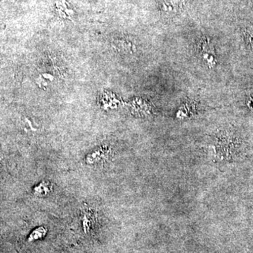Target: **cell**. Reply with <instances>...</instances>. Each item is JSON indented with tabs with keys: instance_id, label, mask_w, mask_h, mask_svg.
Wrapping results in <instances>:
<instances>
[{
	"instance_id": "cell-1",
	"label": "cell",
	"mask_w": 253,
	"mask_h": 253,
	"mask_svg": "<svg viewBox=\"0 0 253 253\" xmlns=\"http://www.w3.org/2000/svg\"><path fill=\"white\" fill-rule=\"evenodd\" d=\"M199 54L201 59L210 67H212L216 63L214 57V49L211 43L207 40L204 39L200 42L199 44Z\"/></svg>"
},
{
	"instance_id": "cell-2",
	"label": "cell",
	"mask_w": 253,
	"mask_h": 253,
	"mask_svg": "<svg viewBox=\"0 0 253 253\" xmlns=\"http://www.w3.org/2000/svg\"><path fill=\"white\" fill-rule=\"evenodd\" d=\"M108 154H109V152L106 149H101H101H98L96 151H93L91 154H89L86 157V162L94 163L93 164H94V163L98 162V161L100 162V161L105 159Z\"/></svg>"
},
{
	"instance_id": "cell-3",
	"label": "cell",
	"mask_w": 253,
	"mask_h": 253,
	"mask_svg": "<svg viewBox=\"0 0 253 253\" xmlns=\"http://www.w3.org/2000/svg\"><path fill=\"white\" fill-rule=\"evenodd\" d=\"M51 190V185L49 182L42 181L41 184L34 188V193L37 196H44L49 194Z\"/></svg>"
},
{
	"instance_id": "cell-4",
	"label": "cell",
	"mask_w": 253,
	"mask_h": 253,
	"mask_svg": "<svg viewBox=\"0 0 253 253\" xmlns=\"http://www.w3.org/2000/svg\"><path fill=\"white\" fill-rule=\"evenodd\" d=\"M46 234V229L44 226H40V227L37 228L35 229L33 232L31 233V235L28 238V241H34L36 240L42 239L44 237Z\"/></svg>"
},
{
	"instance_id": "cell-5",
	"label": "cell",
	"mask_w": 253,
	"mask_h": 253,
	"mask_svg": "<svg viewBox=\"0 0 253 253\" xmlns=\"http://www.w3.org/2000/svg\"><path fill=\"white\" fill-rule=\"evenodd\" d=\"M249 41L251 47L253 49V33H250L249 35Z\"/></svg>"
},
{
	"instance_id": "cell-6",
	"label": "cell",
	"mask_w": 253,
	"mask_h": 253,
	"mask_svg": "<svg viewBox=\"0 0 253 253\" xmlns=\"http://www.w3.org/2000/svg\"><path fill=\"white\" fill-rule=\"evenodd\" d=\"M249 106L250 107L252 108V109H253V96H252V97H251V99H250Z\"/></svg>"
}]
</instances>
